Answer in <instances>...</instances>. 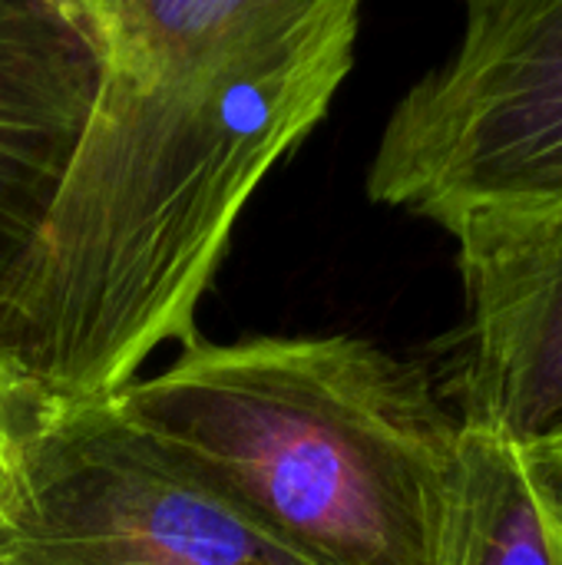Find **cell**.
Wrapping results in <instances>:
<instances>
[{
    "label": "cell",
    "mask_w": 562,
    "mask_h": 565,
    "mask_svg": "<svg viewBox=\"0 0 562 565\" xmlns=\"http://www.w3.org/2000/svg\"><path fill=\"white\" fill-rule=\"evenodd\" d=\"M109 407L315 563H457L464 420L374 341L202 338Z\"/></svg>",
    "instance_id": "7a4b0ae2"
},
{
    "label": "cell",
    "mask_w": 562,
    "mask_h": 565,
    "mask_svg": "<svg viewBox=\"0 0 562 565\" xmlns=\"http://www.w3.org/2000/svg\"><path fill=\"white\" fill-rule=\"evenodd\" d=\"M63 407L0 341V533L26 507L36 447Z\"/></svg>",
    "instance_id": "ba28073f"
},
{
    "label": "cell",
    "mask_w": 562,
    "mask_h": 565,
    "mask_svg": "<svg viewBox=\"0 0 562 565\" xmlns=\"http://www.w3.org/2000/svg\"><path fill=\"white\" fill-rule=\"evenodd\" d=\"M0 565H3V563H0Z\"/></svg>",
    "instance_id": "30bf717a"
},
{
    "label": "cell",
    "mask_w": 562,
    "mask_h": 565,
    "mask_svg": "<svg viewBox=\"0 0 562 565\" xmlns=\"http://www.w3.org/2000/svg\"><path fill=\"white\" fill-rule=\"evenodd\" d=\"M89 89L93 53L63 0H0V265L43 215Z\"/></svg>",
    "instance_id": "8992f818"
},
{
    "label": "cell",
    "mask_w": 562,
    "mask_h": 565,
    "mask_svg": "<svg viewBox=\"0 0 562 565\" xmlns=\"http://www.w3.org/2000/svg\"><path fill=\"white\" fill-rule=\"evenodd\" d=\"M368 199L444 228L457 258L562 212V0H477L454 53L388 116Z\"/></svg>",
    "instance_id": "3957f363"
},
{
    "label": "cell",
    "mask_w": 562,
    "mask_h": 565,
    "mask_svg": "<svg viewBox=\"0 0 562 565\" xmlns=\"http://www.w3.org/2000/svg\"><path fill=\"white\" fill-rule=\"evenodd\" d=\"M93 53L70 156L0 265V341L63 411L116 401L199 308L262 182L354 70L358 0H63Z\"/></svg>",
    "instance_id": "6da1fadb"
},
{
    "label": "cell",
    "mask_w": 562,
    "mask_h": 565,
    "mask_svg": "<svg viewBox=\"0 0 562 565\" xmlns=\"http://www.w3.org/2000/svg\"><path fill=\"white\" fill-rule=\"evenodd\" d=\"M454 565H553L517 444L464 420V503Z\"/></svg>",
    "instance_id": "52a82bcc"
},
{
    "label": "cell",
    "mask_w": 562,
    "mask_h": 565,
    "mask_svg": "<svg viewBox=\"0 0 562 565\" xmlns=\"http://www.w3.org/2000/svg\"><path fill=\"white\" fill-rule=\"evenodd\" d=\"M467 295L457 417L513 444L562 430V212L457 258Z\"/></svg>",
    "instance_id": "5b68a950"
},
{
    "label": "cell",
    "mask_w": 562,
    "mask_h": 565,
    "mask_svg": "<svg viewBox=\"0 0 562 565\" xmlns=\"http://www.w3.org/2000/svg\"><path fill=\"white\" fill-rule=\"evenodd\" d=\"M560 434H562V430H560Z\"/></svg>",
    "instance_id": "8fae6325"
},
{
    "label": "cell",
    "mask_w": 562,
    "mask_h": 565,
    "mask_svg": "<svg viewBox=\"0 0 562 565\" xmlns=\"http://www.w3.org/2000/svg\"><path fill=\"white\" fill-rule=\"evenodd\" d=\"M3 565H321L109 404L63 411L36 447Z\"/></svg>",
    "instance_id": "277c9868"
},
{
    "label": "cell",
    "mask_w": 562,
    "mask_h": 565,
    "mask_svg": "<svg viewBox=\"0 0 562 565\" xmlns=\"http://www.w3.org/2000/svg\"><path fill=\"white\" fill-rule=\"evenodd\" d=\"M523 480L530 487L543 540L550 550L553 565H562V434L533 440V444H517Z\"/></svg>",
    "instance_id": "9c48e42d"
}]
</instances>
